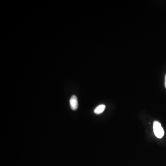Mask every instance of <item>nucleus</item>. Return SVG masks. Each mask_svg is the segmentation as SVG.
I'll list each match as a JSON object with an SVG mask.
<instances>
[{
  "label": "nucleus",
  "mask_w": 166,
  "mask_h": 166,
  "mask_svg": "<svg viewBox=\"0 0 166 166\" xmlns=\"http://www.w3.org/2000/svg\"><path fill=\"white\" fill-rule=\"evenodd\" d=\"M153 130L154 133L157 138H161L164 135V131L161 124L157 121L154 122L153 123Z\"/></svg>",
  "instance_id": "f257e3e1"
},
{
  "label": "nucleus",
  "mask_w": 166,
  "mask_h": 166,
  "mask_svg": "<svg viewBox=\"0 0 166 166\" xmlns=\"http://www.w3.org/2000/svg\"><path fill=\"white\" fill-rule=\"evenodd\" d=\"M70 107L72 110H76L78 108V101L77 96L73 95L71 96L70 100Z\"/></svg>",
  "instance_id": "f03ea898"
},
{
  "label": "nucleus",
  "mask_w": 166,
  "mask_h": 166,
  "mask_svg": "<svg viewBox=\"0 0 166 166\" xmlns=\"http://www.w3.org/2000/svg\"><path fill=\"white\" fill-rule=\"evenodd\" d=\"M106 108V106L104 104H101L98 106L94 110V113L96 114H101L104 112Z\"/></svg>",
  "instance_id": "7ed1b4c3"
},
{
  "label": "nucleus",
  "mask_w": 166,
  "mask_h": 166,
  "mask_svg": "<svg viewBox=\"0 0 166 166\" xmlns=\"http://www.w3.org/2000/svg\"><path fill=\"white\" fill-rule=\"evenodd\" d=\"M165 86L166 88V75H165Z\"/></svg>",
  "instance_id": "20e7f679"
}]
</instances>
